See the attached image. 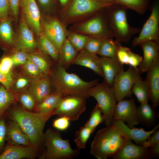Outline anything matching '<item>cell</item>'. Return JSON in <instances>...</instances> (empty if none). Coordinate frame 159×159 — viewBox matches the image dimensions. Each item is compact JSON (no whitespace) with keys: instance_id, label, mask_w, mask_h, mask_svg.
<instances>
[{"instance_id":"obj_1","label":"cell","mask_w":159,"mask_h":159,"mask_svg":"<svg viewBox=\"0 0 159 159\" xmlns=\"http://www.w3.org/2000/svg\"><path fill=\"white\" fill-rule=\"evenodd\" d=\"M54 109L44 113L27 110L21 107H16L4 116L14 120L28 138L31 145L39 148L43 145L44 129L46 123L54 115Z\"/></svg>"},{"instance_id":"obj_2","label":"cell","mask_w":159,"mask_h":159,"mask_svg":"<svg viewBox=\"0 0 159 159\" xmlns=\"http://www.w3.org/2000/svg\"><path fill=\"white\" fill-rule=\"evenodd\" d=\"M129 139L113 122L98 131L91 143L90 154L98 159L114 155Z\"/></svg>"},{"instance_id":"obj_3","label":"cell","mask_w":159,"mask_h":159,"mask_svg":"<svg viewBox=\"0 0 159 159\" xmlns=\"http://www.w3.org/2000/svg\"><path fill=\"white\" fill-rule=\"evenodd\" d=\"M97 79L84 80L77 74L67 72L58 64L53 76V83L56 91L64 97L74 96L87 99L89 90L98 83Z\"/></svg>"},{"instance_id":"obj_4","label":"cell","mask_w":159,"mask_h":159,"mask_svg":"<svg viewBox=\"0 0 159 159\" xmlns=\"http://www.w3.org/2000/svg\"><path fill=\"white\" fill-rule=\"evenodd\" d=\"M105 9L108 26L116 41L128 43L132 36L140 32V29L132 27L129 24L127 9L114 3Z\"/></svg>"},{"instance_id":"obj_5","label":"cell","mask_w":159,"mask_h":159,"mask_svg":"<svg viewBox=\"0 0 159 159\" xmlns=\"http://www.w3.org/2000/svg\"><path fill=\"white\" fill-rule=\"evenodd\" d=\"M43 145L45 149L41 159H71L80 154V150L72 148L69 139L62 138L59 131L51 128L44 132Z\"/></svg>"},{"instance_id":"obj_6","label":"cell","mask_w":159,"mask_h":159,"mask_svg":"<svg viewBox=\"0 0 159 159\" xmlns=\"http://www.w3.org/2000/svg\"><path fill=\"white\" fill-rule=\"evenodd\" d=\"M89 97L94 98L101 109L106 126L112 122L114 112L117 102L112 86L104 82L90 88L87 92Z\"/></svg>"},{"instance_id":"obj_7","label":"cell","mask_w":159,"mask_h":159,"mask_svg":"<svg viewBox=\"0 0 159 159\" xmlns=\"http://www.w3.org/2000/svg\"><path fill=\"white\" fill-rule=\"evenodd\" d=\"M105 8L95 13L89 20L78 25L74 30L90 37L103 39L114 38L108 25Z\"/></svg>"},{"instance_id":"obj_8","label":"cell","mask_w":159,"mask_h":159,"mask_svg":"<svg viewBox=\"0 0 159 159\" xmlns=\"http://www.w3.org/2000/svg\"><path fill=\"white\" fill-rule=\"evenodd\" d=\"M141 73L138 68L129 66L127 70L123 69L117 74L112 85L117 101L131 97L132 87L138 80L142 79Z\"/></svg>"},{"instance_id":"obj_9","label":"cell","mask_w":159,"mask_h":159,"mask_svg":"<svg viewBox=\"0 0 159 159\" xmlns=\"http://www.w3.org/2000/svg\"><path fill=\"white\" fill-rule=\"evenodd\" d=\"M106 7L95 0H70L62 8V17L66 20H72L94 15Z\"/></svg>"},{"instance_id":"obj_10","label":"cell","mask_w":159,"mask_h":159,"mask_svg":"<svg viewBox=\"0 0 159 159\" xmlns=\"http://www.w3.org/2000/svg\"><path fill=\"white\" fill-rule=\"evenodd\" d=\"M139 35L135 37L132 42L133 47L141 43L147 41L159 42V2L155 1L151 7L150 14L140 32Z\"/></svg>"},{"instance_id":"obj_11","label":"cell","mask_w":159,"mask_h":159,"mask_svg":"<svg viewBox=\"0 0 159 159\" xmlns=\"http://www.w3.org/2000/svg\"><path fill=\"white\" fill-rule=\"evenodd\" d=\"M86 99L77 96H65L54 109V115L65 117L70 121L77 120L86 109Z\"/></svg>"},{"instance_id":"obj_12","label":"cell","mask_w":159,"mask_h":159,"mask_svg":"<svg viewBox=\"0 0 159 159\" xmlns=\"http://www.w3.org/2000/svg\"><path fill=\"white\" fill-rule=\"evenodd\" d=\"M115 120L125 122L130 128L139 123L137 107L134 98L124 99L118 101L115 109L112 121Z\"/></svg>"},{"instance_id":"obj_13","label":"cell","mask_w":159,"mask_h":159,"mask_svg":"<svg viewBox=\"0 0 159 159\" xmlns=\"http://www.w3.org/2000/svg\"><path fill=\"white\" fill-rule=\"evenodd\" d=\"M24 18L29 27L38 36L42 33L40 14L35 0H19Z\"/></svg>"},{"instance_id":"obj_14","label":"cell","mask_w":159,"mask_h":159,"mask_svg":"<svg viewBox=\"0 0 159 159\" xmlns=\"http://www.w3.org/2000/svg\"><path fill=\"white\" fill-rule=\"evenodd\" d=\"M43 34L59 51L66 38L67 32L63 24L56 19H50L43 25Z\"/></svg>"},{"instance_id":"obj_15","label":"cell","mask_w":159,"mask_h":159,"mask_svg":"<svg viewBox=\"0 0 159 159\" xmlns=\"http://www.w3.org/2000/svg\"><path fill=\"white\" fill-rule=\"evenodd\" d=\"M39 149L32 145H16L7 142L0 154V159L34 158L38 155Z\"/></svg>"},{"instance_id":"obj_16","label":"cell","mask_w":159,"mask_h":159,"mask_svg":"<svg viewBox=\"0 0 159 159\" xmlns=\"http://www.w3.org/2000/svg\"><path fill=\"white\" fill-rule=\"evenodd\" d=\"M152 158L149 148L135 144L129 139L111 157L113 159H148Z\"/></svg>"},{"instance_id":"obj_17","label":"cell","mask_w":159,"mask_h":159,"mask_svg":"<svg viewBox=\"0 0 159 159\" xmlns=\"http://www.w3.org/2000/svg\"><path fill=\"white\" fill-rule=\"evenodd\" d=\"M146 79L149 100L153 108L159 105V58L155 60L147 71Z\"/></svg>"},{"instance_id":"obj_18","label":"cell","mask_w":159,"mask_h":159,"mask_svg":"<svg viewBox=\"0 0 159 159\" xmlns=\"http://www.w3.org/2000/svg\"><path fill=\"white\" fill-rule=\"evenodd\" d=\"M112 122L120 129L128 139L134 141L136 144L140 145H142L159 127L158 123L152 130L146 131L142 128H130L121 120H115Z\"/></svg>"},{"instance_id":"obj_19","label":"cell","mask_w":159,"mask_h":159,"mask_svg":"<svg viewBox=\"0 0 159 159\" xmlns=\"http://www.w3.org/2000/svg\"><path fill=\"white\" fill-rule=\"evenodd\" d=\"M99 62L103 74V82L109 85L112 86L115 77L123 69V65L116 57H99Z\"/></svg>"},{"instance_id":"obj_20","label":"cell","mask_w":159,"mask_h":159,"mask_svg":"<svg viewBox=\"0 0 159 159\" xmlns=\"http://www.w3.org/2000/svg\"><path fill=\"white\" fill-rule=\"evenodd\" d=\"M28 90L33 97L36 105L40 103L52 92L49 75L34 79Z\"/></svg>"},{"instance_id":"obj_21","label":"cell","mask_w":159,"mask_h":159,"mask_svg":"<svg viewBox=\"0 0 159 159\" xmlns=\"http://www.w3.org/2000/svg\"><path fill=\"white\" fill-rule=\"evenodd\" d=\"M143 57L138 67L141 72H146L152 63L159 58V42L147 41L140 43Z\"/></svg>"},{"instance_id":"obj_22","label":"cell","mask_w":159,"mask_h":159,"mask_svg":"<svg viewBox=\"0 0 159 159\" xmlns=\"http://www.w3.org/2000/svg\"><path fill=\"white\" fill-rule=\"evenodd\" d=\"M6 142L16 145H31L29 139L18 124L13 120L7 118Z\"/></svg>"},{"instance_id":"obj_23","label":"cell","mask_w":159,"mask_h":159,"mask_svg":"<svg viewBox=\"0 0 159 159\" xmlns=\"http://www.w3.org/2000/svg\"><path fill=\"white\" fill-rule=\"evenodd\" d=\"M71 64L84 67L90 69L98 75L103 77L99 62V57L84 49L79 52Z\"/></svg>"},{"instance_id":"obj_24","label":"cell","mask_w":159,"mask_h":159,"mask_svg":"<svg viewBox=\"0 0 159 159\" xmlns=\"http://www.w3.org/2000/svg\"><path fill=\"white\" fill-rule=\"evenodd\" d=\"M23 16L21 19L17 40V46L23 51L34 49L36 43L33 33Z\"/></svg>"},{"instance_id":"obj_25","label":"cell","mask_w":159,"mask_h":159,"mask_svg":"<svg viewBox=\"0 0 159 159\" xmlns=\"http://www.w3.org/2000/svg\"><path fill=\"white\" fill-rule=\"evenodd\" d=\"M64 97L56 91L52 92L41 102L36 105L34 112L44 113L53 110L57 107Z\"/></svg>"},{"instance_id":"obj_26","label":"cell","mask_w":159,"mask_h":159,"mask_svg":"<svg viewBox=\"0 0 159 159\" xmlns=\"http://www.w3.org/2000/svg\"><path fill=\"white\" fill-rule=\"evenodd\" d=\"M78 52L67 37L59 51L58 64L65 68L71 64Z\"/></svg>"},{"instance_id":"obj_27","label":"cell","mask_w":159,"mask_h":159,"mask_svg":"<svg viewBox=\"0 0 159 159\" xmlns=\"http://www.w3.org/2000/svg\"><path fill=\"white\" fill-rule=\"evenodd\" d=\"M148 102L141 104L137 107L139 123L146 126H150L154 124L156 119V114Z\"/></svg>"},{"instance_id":"obj_28","label":"cell","mask_w":159,"mask_h":159,"mask_svg":"<svg viewBox=\"0 0 159 159\" xmlns=\"http://www.w3.org/2000/svg\"><path fill=\"white\" fill-rule=\"evenodd\" d=\"M114 3L139 14H144L148 8L150 0H111Z\"/></svg>"},{"instance_id":"obj_29","label":"cell","mask_w":159,"mask_h":159,"mask_svg":"<svg viewBox=\"0 0 159 159\" xmlns=\"http://www.w3.org/2000/svg\"><path fill=\"white\" fill-rule=\"evenodd\" d=\"M17 100L16 95L0 85V120L4 117L10 106Z\"/></svg>"},{"instance_id":"obj_30","label":"cell","mask_w":159,"mask_h":159,"mask_svg":"<svg viewBox=\"0 0 159 159\" xmlns=\"http://www.w3.org/2000/svg\"><path fill=\"white\" fill-rule=\"evenodd\" d=\"M120 44L112 38L104 39L97 53L100 57L113 58L116 57L118 47Z\"/></svg>"},{"instance_id":"obj_31","label":"cell","mask_w":159,"mask_h":159,"mask_svg":"<svg viewBox=\"0 0 159 159\" xmlns=\"http://www.w3.org/2000/svg\"><path fill=\"white\" fill-rule=\"evenodd\" d=\"M12 20L7 18L0 20V41L3 43L11 45L14 42Z\"/></svg>"},{"instance_id":"obj_32","label":"cell","mask_w":159,"mask_h":159,"mask_svg":"<svg viewBox=\"0 0 159 159\" xmlns=\"http://www.w3.org/2000/svg\"><path fill=\"white\" fill-rule=\"evenodd\" d=\"M132 92L140 104L148 102L149 92L145 80H143L142 78L138 80L132 87Z\"/></svg>"},{"instance_id":"obj_33","label":"cell","mask_w":159,"mask_h":159,"mask_svg":"<svg viewBox=\"0 0 159 159\" xmlns=\"http://www.w3.org/2000/svg\"><path fill=\"white\" fill-rule=\"evenodd\" d=\"M39 36L38 45L41 50L54 60L58 61L59 52L55 46L42 32Z\"/></svg>"},{"instance_id":"obj_34","label":"cell","mask_w":159,"mask_h":159,"mask_svg":"<svg viewBox=\"0 0 159 159\" xmlns=\"http://www.w3.org/2000/svg\"><path fill=\"white\" fill-rule=\"evenodd\" d=\"M94 132L92 129L85 125L80 127L76 132L74 141L77 149L80 150L85 148L87 140Z\"/></svg>"},{"instance_id":"obj_35","label":"cell","mask_w":159,"mask_h":159,"mask_svg":"<svg viewBox=\"0 0 159 159\" xmlns=\"http://www.w3.org/2000/svg\"><path fill=\"white\" fill-rule=\"evenodd\" d=\"M27 59L34 63L44 75L51 73V64L44 57L34 54H27Z\"/></svg>"},{"instance_id":"obj_36","label":"cell","mask_w":159,"mask_h":159,"mask_svg":"<svg viewBox=\"0 0 159 159\" xmlns=\"http://www.w3.org/2000/svg\"><path fill=\"white\" fill-rule=\"evenodd\" d=\"M89 36L80 33L67 32V37L78 52L84 49Z\"/></svg>"},{"instance_id":"obj_37","label":"cell","mask_w":159,"mask_h":159,"mask_svg":"<svg viewBox=\"0 0 159 159\" xmlns=\"http://www.w3.org/2000/svg\"><path fill=\"white\" fill-rule=\"evenodd\" d=\"M104 119L102 112L97 104L92 109L90 117L84 125L94 131L100 124L104 122Z\"/></svg>"},{"instance_id":"obj_38","label":"cell","mask_w":159,"mask_h":159,"mask_svg":"<svg viewBox=\"0 0 159 159\" xmlns=\"http://www.w3.org/2000/svg\"><path fill=\"white\" fill-rule=\"evenodd\" d=\"M16 97L22 107L28 111L34 110L36 104L33 97L28 90L22 91L16 95Z\"/></svg>"},{"instance_id":"obj_39","label":"cell","mask_w":159,"mask_h":159,"mask_svg":"<svg viewBox=\"0 0 159 159\" xmlns=\"http://www.w3.org/2000/svg\"><path fill=\"white\" fill-rule=\"evenodd\" d=\"M104 39L89 37L84 49L91 54L97 55L100 47Z\"/></svg>"},{"instance_id":"obj_40","label":"cell","mask_w":159,"mask_h":159,"mask_svg":"<svg viewBox=\"0 0 159 159\" xmlns=\"http://www.w3.org/2000/svg\"><path fill=\"white\" fill-rule=\"evenodd\" d=\"M24 69L28 75L34 79L45 75L34 63L28 59L24 64Z\"/></svg>"},{"instance_id":"obj_41","label":"cell","mask_w":159,"mask_h":159,"mask_svg":"<svg viewBox=\"0 0 159 159\" xmlns=\"http://www.w3.org/2000/svg\"><path fill=\"white\" fill-rule=\"evenodd\" d=\"M131 52L130 48L120 44L118 47L116 57L122 64H128L129 57Z\"/></svg>"},{"instance_id":"obj_42","label":"cell","mask_w":159,"mask_h":159,"mask_svg":"<svg viewBox=\"0 0 159 159\" xmlns=\"http://www.w3.org/2000/svg\"><path fill=\"white\" fill-rule=\"evenodd\" d=\"M70 121L69 119L65 117H59L53 121L52 126L58 130L64 131L69 127Z\"/></svg>"},{"instance_id":"obj_43","label":"cell","mask_w":159,"mask_h":159,"mask_svg":"<svg viewBox=\"0 0 159 159\" xmlns=\"http://www.w3.org/2000/svg\"><path fill=\"white\" fill-rule=\"evenodd\" d=\"M6 120L4 116L0 120V154L5 147L6 140Z\"/></svg>"},{"instance_id":"obj_44","label":"cell","mask_w":159,"mask_h":159,"mask_svg":"<svg viewBox=\"0 0 159 159\" xmlns=\"http://www.w3.org/2000/svg\"><path fill=\"white\" fill-rule=\"evenodd\" d=\"M13 65L11 57H4L0 61V72L4 74L11 73V70Z\"/></svg>"},{"instance_id":"obj_45","label":"cell","mask_w":159,"mask_h":159,"mask_svg":"<svg viewBox=\"0 0 159 159\" xmlns=\"http://www.w3.org/2000/svg\"><path fill=\"white\" fill-rule=\"evenodd\" d=\"M0 83L7 90L11 91L14 83L11 73L4 74L0 72Z\"/></svg>"},{"instance_id":"obj_46","label":"cell","mask_w":159,"mask_h":159,"mask_svg":"<svg viewBox=\"0 0 159 159\" xmlns=\"http://www.w3.org/2000/svg\"><path fill=\"white\" fill-rule=\"evenodd\" d=\"M10 57L14 65H24L27 60V54L23 51L17 52Z\"/></svg>"},{"instance_id":"obj_47","label":"cell","mask_w":159,"mask_h":159,"mask_svg":"<svg viewBox=\"0 0 159 159\" xmlns=\"http://www.w3.org/2000/svg\"><path fill=\"white\" fill-rule=\"evenodd\" d=\"M10 9L9 0H0V20L8 17Z\"/></svg>"},{"instance_id":"obj_48","label":"cell","mask_w":159,"mask_h":159,"mask_svg":"<svg viewBox=\"0 0 159 159\" xmlns=\"http://www.w3.org/2000/svg\"><path fill=\"white\" fill-rule=\"evenodd\" d=\"M159 142V130L158 128L144 142L142 146L149 148Z\"/></svg>"},{"instance_id":"obj_49","label":"cell","mask_w":159,"mask_h":159,"mask_svg":"<svg viewBox=\"0 0 159 159\" xmlns=\"http://www.w3.org/2000/svg\"><path fill=\"white\" fill-rule=\"evenodd\" d=\"M142 59V57L132 52L129 57L128 64L132 67L137 68L140 66Z\"/></svg>"},{"instance_id":"obj_50","label":"cell","mask_w":159,"mask_h":159,"mask_svg":"<svg viewBox=\"0 0 159 159\" xmlns=\"http://www.w3.org/2000/svg\"><path fill=\"white\" fill-rule=\"evenodd\" d=\"M30 82L29 79L25 77H20L18 78L15 83L14 91L18 92L24 89L28 85Z\"/></svg>"},{"instance_id":"obj_51","label":"cell","mask_w":159,"mask_h":159,"mask_svg":"<svg viewBox=\"0 0 159 159\" xmlns=\"http://www.w3.org/2000/svg\"><path fill=\"white\" fill-rule=\"evenodd\" d=\"M10 9L15 18H16L19 14V0H9Z\"/></svg>"},{"instance_id":"obj_52","label":"cell","mask_w":159,"mask_h":159,"mask_svg":"<svg viewBox=\"0 0 159 159\" xmlns=\"http://www.w3.org/2000/svg\"><path fill=\"white\" fill-rule=\"evenodd\" d=\"M153 158H158L159 156V142L149 148Z\"/></svg>"},{"instance_id":"obj_53","label":"cell","mask_w":159,"mask_h":159,"mask_svg":"<svg viewBox=\"0 0 159 159\" xmlns=\"http://www.w3.org/2000/svg\"><path fill=\"white\" fill-rule=\"evenodd\" d=\"M38 0L41 5L43 8L46 9H49L51 7L54 5L55 1V0Z\"/></svg>"},{"instance_id":"obj_54","label":"cell","mask_w":159,"mask_h":159,"mask_svg":"<svg viewBox=\"0 0 159 159\" xmlns=\"http://www.w3.org/2000/svg\"><path fill=\"white\" fill-rule=\"evenodd\" d=\"M98 2L107 6L114 4L111 0H95Z\"/></svg>"},{"instance_id":"obj_55","label":"cell","mask_w":159,"mask_h":159,"mask_svg":"<svg viewBox=\"0 0 159 159\" xmlns=\"http://www.w3.org/2000/svg\"><path fill=\"white\" fill-rule=\"evenodd\" d=\"M70 0H57L59 5L62 8L65 6L68 3Z\"/></svg>"}]
</instances>
